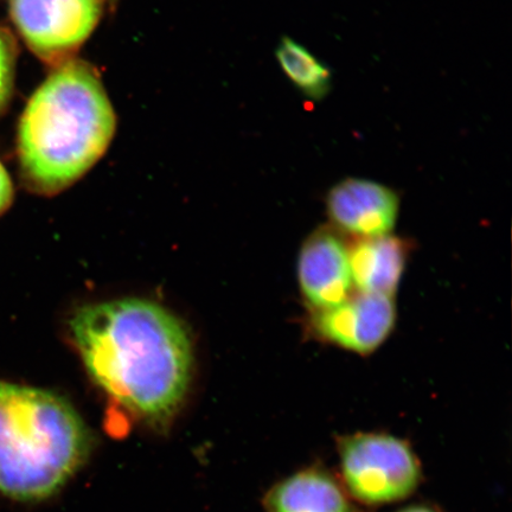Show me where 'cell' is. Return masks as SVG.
<instances>
[{
  "mask_svg": "<svg viewBox=\"0 0 512 512\" xmlns=\"http://www.w3.org/2000/svg\"><path fill=\"white\" fill-rule=\"evenodd\" d=\"M16 47L14 41L0 28V112L8 106L14 91Z\"/></svg>",
  "mask_w": 512,
  "mask_h": 512,
  "instance_id": "cell-12",
  "label": "cell"
},
{
  "mask_svg": "<svg viewBox=\"0 0 512 512\" xmlns=\"http://www.w3.org/2000/svg\"><path fill=\"white\" fill-rule=\"evenodd\" d=\"M298 279L312 310L330 309L354 293L349 247L335 228H319L305 241L299 254Z\"/></svg>",
  "mask_w": 512,
  "mask_h": 512,
  "instance_id": "cell-7",
  "label": "cell"
},
{
  "mask_svg": "<svg viewBox=\"0 0 512 512\" xmlns=\"http://www.w3.org/2000/svg\"><path fill=\"white\" fill-rule=\"evenodd\" d=\"M12 200H14V185L3 164L0 163V215L9 209Z\"/></svg>",
  "mask_w": 512,
  "mask_h": 512,
  "instance_id": "cell-13",
  "label": "cell"
},
{
  "mask_svg": "<svg viewBox=\"0 0 512 512\" xmlns=\"http://www.w3.org/2000/svg\"><path fill=\"white\" fill-rule=\"evenodd\" d=\"M399 207L394 190L362 178L344 179L326 196L331 222L358 239L389 235L398 220Z\"/></svg>",
  "mask_w": 512,
  "mask_h": 512,
  "instance_id": "cell-8",
  "label": "cell"
},
{
  "mask_svg": "<svg viewBox=\"0 0 512 512\" xmlns=\"http://www.w3.org/2000/svg\"><path fill=\"white\" fill-rule=\"evenodd\" d=\"M19 35L37 57L59 67L91 36L100 0H10Z\"/></svg>",
  "mask_w": 512,
  "mask_h": 512,
  "instance_id": "cell-5",
  "label": "cell"
},
{
  "mask_svg": "<svg viewBox=\"0 0 512 512\" xmlns=\"http://www.w3.org/2000/svg\"><path fill=\"white\" fill-rule=\"evenodd\" d=\"M402 512H433V511L425 509V508H412V509H407Z\"/></svg>",
  "mask_w": 512,
  "mask_h": 512,
  "instance_id": "cell-14",
  "label": "cell"
},
{
  "mask_svg": "<svg viewBox=\"0 0 512 512\" xmlns=\"http://www.w3.org/2000/svg\"><path fill=\"white\" fill-rule=\"evenodd\" d=\"M395 319L393 297L358 291L330 309L312 310L309 323L324 342L364 355L386 341Z\"/></svg>",
  "mask_w": 512,
  "mask_h": 512,
  "instance_id": "cell-6",
  "label": "cell"
},
{
  "mask_svg": "<svg viewBox=\"0 0 512 512\" xmlns=\"http://www.w3.org/2000/svg\"><path fill=\"white\" fill-rule=\"evenodd\" d=\"M91 438L74 407L48 390L0 381V494L46 499L85 463Z\"/></svg>",
  "mask_w": 512,
  "mask_h": 512,
  "instance_id": "cell-3",
  "label": "cell"
},
{
  "mask_svg": "<svg viewBox=\"0 0 512 512\" xmlns=\"http://www.w3.org/2000/svg\"><path fill=\"white\" fill-rule=\"evenodd\" d=\"M342 466L351 494L368 503L408 496L418 484V462L403 441L382 434H358L342 444Z\"/></svg>",
  "mask_w": 512,
  "mask_h": 512,
  "instance_id": "cell-4",
  "label": "cell"
},
{
  "mask_svg": "<svg viewBox=\"0 0 512 512\" xmlns=\"http://www.w3.org/2000/svg\"><path fill=\"white\" fill-rule=\"evenodd\" d=\"M277 59L287 78L312 100H322L331 89L330 69L302 44L284 37L277 49Z\"/></svg>",
  "mask_w": 512,
  "mask_h": 512,
  "instance_id": "cell-11",
  "label": "cell"
},
{
  "mask_svg": "<svg viewBox=\"0 0 512 512\" xmlns=\"http://www.w3.org/2000/svg\"><path fill=\"white\" fill-rule=\"evenodd\" d=\"M408 245L384 235L358 239L349 246L352 281L360 292L393 297L405 270Z\"/></svg>",
  "mask_w": 512,
  "mask_h": 512,
  "instance_id": "cell-9",
  "label": "cell"
},
{
  "mask_svg": "<svg viewBox=\"0 0 512 512\" xmlns=\"http://www.w3.org/2000/svg\"><path fill=\"white\" fill-rule=\"evenodd\" d=\"M70 331L88 374L127 411L153 425L176 414L194 358L172 313L149 300H113L82 307Z\"/></svg>",
  "mask_w": 512,
  "mask_h": 512,
  "instance_id": "cell-1",
  "label": "cell"
},
{
  "mask_svg": "<svg viewBox=\"0 0 512 512\" xmlns=\"http://www.w3.org/2000/svg\"><path fill=\"white\" fill-rule=\"evenodd\" d=\"M270 512H349L341 490L328 476L299 473L275 486L267 497Z\"/></svg>",
  "mask_w": 512,
  "mask_h": 512,
  "instance_id": "cell-10",
  "label": "cell"
},
{
  "mask_svg": "<svg viewBox=\"0 0 512 512\" xmlns=\"http://www.w3.org/2000/svg\"><path fill=\"white\" fill-rule=\"evenodd\" d=\"M115 114L87 63L57 67L31 96L18 130V156L27 187L53 195L78 181L110 146Z\"/></svg>",
  "mask_w": 512,
  "mask_h": 512,
  "instance_id": "cell-2",
  "label": "cell"
}]
</instances>
